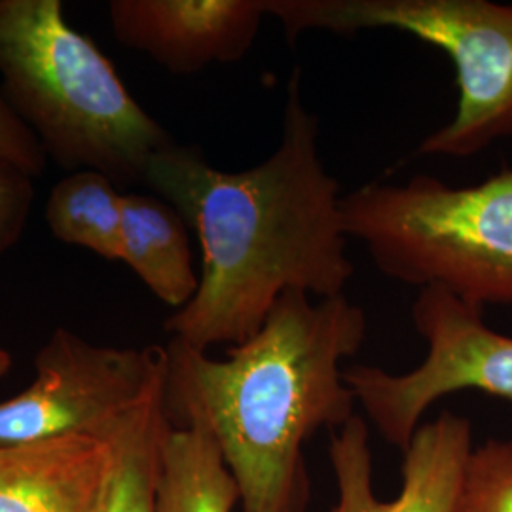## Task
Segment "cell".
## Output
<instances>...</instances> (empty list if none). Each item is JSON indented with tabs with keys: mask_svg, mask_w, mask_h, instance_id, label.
Returning <instances> with one entry per match:
<instances>
[{
	"mask_svg": "<svg viewBox=\"0 0 512 512\" xmlns=\"http://www.w3.org/2000/svg\"><path fill=\"white\" fill-rule=\"evenodd\" d=\"M300 78L296 67L281 141L262 164L222 171L198 148L173 143L148 165L145 184L202 245L198 293L164 325L188 348L239 346L262 329L281 294L334 298L355 275L344 194L321 158L319 118L302 99Z\"/></svg>",
	"mask_w": 512,
	"mask_h": 512,
	"instance_id": "obj_1",
	"label": "cell"
},
{
	"mask_svg": "<svg viewBox=\"0 0 512 512\" xmlns=\"http://www.w3.org/2000/svg\"><path fill=\"white\" fill-rule=\"evenodd\" d=\"M366 332V311L346 294L313 302L287 291L226 359L169 342L171 420L196 416L207 425L236 478L241 511L304 512V444L355 416L359 403L342 363L363 348Z\"/></svg>",
	"mask_w": 512,
	"mask_h": 512,
	"instance_id": "obj_2",
	"label": "cell"
},
{
	"mask_svg": "<svg viewBox=\"0 0 512 512\" xmlns=\"http://www.w3.org/2000/svg\"><path fill=\"white\" fill-rule=\"evenodd\" d=\"M0 76L8 107L69 173L93 169L131 190L175 143L61 0H0Z\"/></svg>",
	"mask_w": 512,
	"mask_h": 512,
	"instance_id": "obj_3",
	"label": "cell"
},
{
	"mask_svg": "<svg viewBox=\"0 0 512 512\" xmlns=\"http://www.w3.org/2000/svg\"><path fill=\"white\" fill-rule=\"evenodd\" d=\"M344 228L374 266L404 285L440 289L484 310L512 304V169L475 186L431 175L372 183L342 200Z\"/></svg>",
	"mask_w": 512,
	"mask_h": 512,
	"instance_id": "obj_4",
	"label": "cell"
},
{
	"mask_svg": "<svg viewBox=\"0 0 512 512\" xmlns=\"http://www.w3.org/2000/svg\"><path fill=\"white\" fill-rule=\"evenodd\" d=\"M289 40L306 31L351 37L393 29L442 50L454 63L458 110L427 135L423 156L469 158L512 135V4L490 0H268Z\"/></svg>",
	"mask_w": 512,
	"mask_h": 512,
	"instance_id": "obj_5",
	"label": "cell"
},
{
	"mask_svg": "<svg viewBox=\"0 0 512 512\" xmlns=\"http://www.w3.org/2000/svg\"><path fill=\"white\" fill-rule=\"evenodd\" d=\"M480 308L440 289H420L412 323L427 346L420 365L393 374L378 366L344 370L366 418L406 452L423 414L450 393L484 391L512 401V338L490 329Z\"/></svg>",
	"mask_w": 512,
	"mask_h": 512,
	"instance_id": "obj_6",
	"label": "cell"
},
{
	"mask_svg": "<svg viewBox=\"0 0 512 512\" xmlns=\"http://www.w3.org/2000/svg\"><path fill=\"white\" fill-rule=\"evenodd\" d=\"M35 368V382L0 403V444L69 435L103 439L167 376V349L93 346L57 327Z\"/></svg>",
	"mask_w": 512,
	"mask_h": 512,
	"instance_id": "obj_7",
	"label": "cell"
},
{
	"mask_svg": "<svg viewBox=\"0 0 512 512\" xmlns=\"http://www.w3.org/2000/svg\"><path fill=\"white\" fill-rule=\"evenodd\" d=\"M471 450V421L442 412L437 420L420 425L410 440L403 454L401 494L380 501L372 484L368 425L355 414L330 437L338 501L329 512H452Z\"/></svg>",
	"mask_w": 512,
	"mask_h": 512,
	"instance_id": "obj_8",
	"label": "cell"
},
{
	"mask_svg": "<svg viewBox=\"0 0 512 512\" xmlns=\"http://www.w3.org/2000/svg\"><path fill=\"white\" fill-rule=\"evenodd\" d=\"M109 16L122 46L169 73L194 74L249 54L268 0H112Z\"/></svg>",
	"mask_w": 512,
	"mask_h": 512,
	"instance_id": "obj_9",
	"label": "cell"
},
{
	"mask_svg": "<svg viewBox=\"0 0 512 512\" xmlns=\"http://www.w3.org/2000/svg\"><path fill=\"white\" fill-rule=\"evenodd\" d=\"M109 467L90 435L0 444V512H99Z\"/></svg>",
	"mask_w": 512,
	"mask_h": 512,
	"instance_id": "obj_10",
	"label": "cell"
},
{
	"mask_svg": "<svg viewBox=\"0 0 512 512\" xmlns=\"http://www.w3.org/2000/svg\"><path fill=\"white\" fill-rule=\"evenodd\" d=\"M120 260L150 293L175 310L198 293L200 275L194 270L188 224L156 194L124 190Z\"/></svg>",
	"mask_w": 512,
	"mask_h": 512,
	"instance_id": "obj_11",
	"label": "cell"
},
{
	"mask_svg": "<svg viewBox=\"0 0 512 512\" xmlns=\"http://www.w3.org/2000/svg\"><path fill=\"white\" fill-rule=\"evenodd\" d=\"M167 376L103 437L110 467L99 512H156L165 437L173 427Z\"/></svg>",
	"mask_w": 512,
	"mask_h": 512,
	"instance_id": "obj_12",
	"label": "cell"
},
{
	"mask_svg": "<svg viewBox=\"0 0 512 512\" xmlns=\"http://www.w3.org/2000/svg\"><path fill=\"white\" fill-rule=\"evenodd\" d=\"M238 503L236 478L207 425L196 416L173 425L162 450L156 512H234Z\"/></svg>",
	"mask_w": 512,
	"mask_h": 512,
	"instance_id": "obj_13",
	"label": "cell"
},
{
	"mask_svg": "<svg viewBox=\"0 0 512 512\" xmlns=\"http://www.w3.org/2000/svg\"><path fill=\"white\" fill-rule=\"evenodd\" d=\"M124 190L105 173L82 169L55 184L46 222L55 239L84 247L105 260L122 258Z\"/></svg>",
	"mask_w": 512,
	"mask_h": 512,
	"instance_id": "obj_14",
	"label": "cell"
},
{
	"mask_svg": "<svg viewBox=\"0 0 512 512\" xmlns=\"http://www.w3.org/2000/svg\"><path fill=\"white\" fill-rule=\"evenodd\" d=\"M452 512H512V442L488 440L471 450Z\"/></svg>",
	"mask_w": 512,
	"mask_h": 512,
	"instance_id": "obj_15",
	"label": "cell"
},
{
	"mask_svg": "<svg viewBox=\"0 0 512 512\" xmlns=\"http://www.w3.org/2000/svg\"><path fill=\"white\" fill-rule=\"evenodd\" d=\"M33 202V177L0 154V256L23 236Z\"/></svg>",
	"mask_w": 512,
	"mask_h": 512,
	"instance_id": "obj_16",
	"label": "cell"
},
{
	"mask_svg": "<svg viewBox=\"0 0 512 512\" xmlns=\"http://www.w3.org/2000/svg\"><path fill=\"white\" fill-rule=\"evenodd\" d=\"M0 154L19 165L33 179L46 169L48 158L33 131L27 128L0 93Z\"/></svg>",
	"mask_w": 512,
	"mask_h": 512,
	"instance_id": "obj_17",
	"label": "cell"
},
{
	"mask_svg": "<svg viewBox=\"0 0 512 512\" xmlns=\"http://www.w3.org/2000/svg\"><path fill=\"white\" fill-rule=\"evenodd\" d=\"M10 366H12V355L6 349H0V378L8 374Z\"/></svg>",
	"mask_w": 512,
	"mask_h": 512,
	"instance_id": "obj_18",
	"label": "cell"
}]
</instances>
